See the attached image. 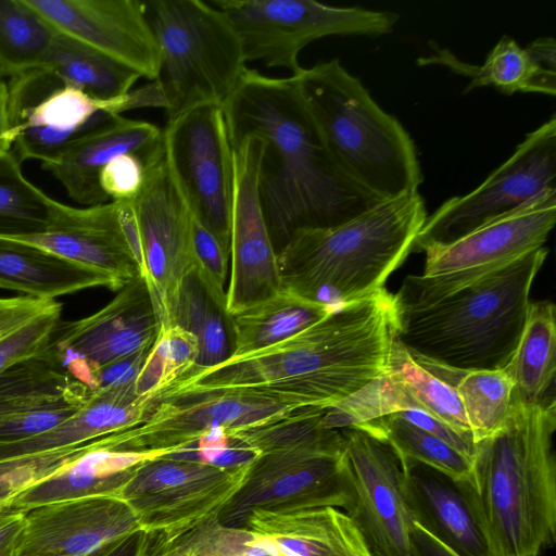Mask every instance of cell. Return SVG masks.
Masks as SVG:
<instances>
[{
  "label": "cell",
  "mask_w": 556,
  "mask_h": 556,
  "mask_svg": "<svg viewBox=\"0 0 556 556\" xmlns=\"http://www.w3.org/2000/svg\"><path fill=\"white\" fill-rule=\"evenodd\" d=\"M222 110L231 146L263 142L258 194L277 253L296 230L342 224L381 201L339 168L294 76L247 68Z\"/></svg>",
  "instance_id": "6da1fadb"
},
{
  "label": "cell",
  "mask_w": 556,
  "mask_h": 556,
  "mask_svg": "<svg viewBox=\"0 0 556 556\" xmlns=\"http://www.w3.org/2000/svg\"><path fill=\"white\" fill-rule=\"evenodd\" d=\"M395 304L386 288L338 307L266 349L188 372L159 399L195 391H245L292 409H327L388 368L395 339Z\"/></svg>",
  "instance_id": "7a4b0ae2"
},
{
  "label": "cell",
  "mask_w": 556,
  "mask_h": 556,
  "mask_svg": "<svg viewBox=\"0 0 556 556\" xmlns=\"http://www.w3.org/2000/svg\"><path fill=\"white\" fill-rule=\"evenodd\" d=\"M556 401H514L504 425L475 443L469 480L455 483L488 556H541L556 539Z\"/></svg>",
  "instance_id": "3957f363"
},
{
  "label": "cell",
  "mask_w": 556,
  "mask_h": 556,
  "mask_svg": "<svg viewBox=\"0 0 556 556\" xmlns=\"http://www.w3.org/2000/svg\"><path fill=\"white\" fill-rule=\"evenodd\" d=\"M547 253L536 249L431 303L395 307V340L420 365L462 372L506 368Z\"/></svg>",
  "instance_id": "277c9868"
},
{
  "label": "cell",
  "mask_w": 556,
  "mask_h": 556,
  "mask_svg": "<svg viewBox=\"0 0 556 556\" xmlns=\"http://www.w3.org/2000/svg\"><path fill=\"white\" fill-rule=\"evenodd\" d=\"M427 216L415 192L332 227L296 230L277 253L282 290L330 307L378 292L413 252Z\"/></svg>",
  "instance_id": "5b68a950"
},
{
  "label": "cell",
  "mask_w": 556,
  "mask_h": 556,
  "mask_svg": "<svg viewBox=\"0 0 556 556\" xmlns=\"http://www.w3.org/2000/svg\"><path fill=\"white\" fill-rule=\"evenodd\" d=\"M324 412L300 409L233 434L237 446L255 456L243 484L219 514L225 525L242 527L254 509L348 508L344 438L341 430L323 426Z\"/></svg>",
  "instance_id": "8992f818"
},
{
  "label": "cell",
  "mask_w": 556,
  "mask_h": 556,
  "mask_svg": "<svg viewBox=\"0 0 556 556\" xmlns=\"http://www.w3.org/2000/svg\"><path fill=\"white\" fill-rule=\"evenodd\" d=\"M292 76L331 156L349 179L381 201L418 192L422 174L410 136L358 78L338 60Z\"/></svg>",
  "instance_id": "52a82bcc"
},
{
  "label": "cell",
  "mask_w": 556,
  "mask_h": 556,
  "mask_svg": "<svg viewBox=\"0 0 556 556\" xmlns=\"http://www.w3.org/2000/svg\"><path fill=\"white\" fill-rule=\"evenodd\" d=\"M146 7L160 50L155 81L167 121L199 105H223L247 70L227 15L201 0H154Z\"/></svg>",
  "instance_id": "ba28073f"
},
{
  "label": "cell",
  "mask_w": 556,
  "mask_h": 556,
  "mask_svg": "<svg viewBox=\"0 0 556 556\" xmlns=\"http://www.w3.org/2000/svg\"><path fill=\"white\" fill-rule=\"evenodd\" d=\"M556 220V189L464 237L426 249L425 271L393 294L396 308L425 305L544 245Z\"/></svg>",
  "instance_id": "9c48e42d"
},
{
  "label": "cell",
  "mask_w": 556,
  "mask_h": 556,
  "mask_svg": "<svg viewBox=\"0 0 556 556\" xmlns=\"http://www.w3.org/2000/svg\"><path fill=\"white\" fill-rule=\"evenodd\" d=\"M238 33L245 62L283 67L292 75L304 68L301 51L333 35L381 36L393 30L400 15L359 7H333L315 0H214Z\"/></svg>",
  "instance_id": "30bf717a"
},
{
  "label": "cell",
  "mask_w": 556,
  "mask_h": 556,
  "mask_svg": "<svg viewBox=\"0 0 556 556\" xmlns=\"http://www.w3.org/2000/svg\"><path fill=\"white\" fill-rule=\"evenodd\" d=\"M164 157L191 215L229 255L233 205V150L222 105L203 104L167 121Z\"/></svg>",
  "instance_id": "8fae6325"
},
{
  "label": "cell",
  "mask_w": 556,
  "mask_h": 556,
  "mask_svg": "<svg viewBox=\"0 0 556 556\" xmlns=\"http://www.w3.org/2000/svg\"><path fill=\"white\" fill-rule=\"evenodd\" d=\"M250 462L225 467L160 455L135 468L118 497L135 513L141 530L174 535L220 514L243 484Z\"/></svg>",
  "instance_id": "7c38bea8"
},
{
  "label": "cell",
  "mask_w": 556,
  "mask_h": 556,
  "mask_svg": "<svg viewBox=\"0 0 556 556\" xmlns=\"http://www.w3.org/2000/svg\"><path fill=\"white\" fill-rule=\"evenodd\" d=\"M294 412L245 391L184 392L159 399L141 424L104 435L103 442L121 451L173 454L201 440L230 437Z\"/></svg>",
  "instance_id": "4fadbf2b"
},
{
  "label": "cell",
  "mask_w": 556,
  "mask_h": 556,
  "mask_svg": "<svg viewBox=\"0 0 556 556\" xmlns=\"http://www.w3.org/2000/svg\"><path fill=\"white\" fill-rule=\"evenodd\" d=\"M551 189H556L555 115L529 132L480 186L428 215L413 252L453 242Z\"/></svg>",
  "instance_id": "5bb4252c"
},
{
  "label": "cell",
  "mask_w": 556,
  "mask_h": 556,
  "mask_svg": "<svg viewBox=\"0 0 556 556\" xmlns=\"http://www.w3.org/2000/svg\"><path fill=\"white\" fill-rule=\"evenodd\" d=\"M129 202L139 245V271L161 332L175 325L180 291L192 271V215L173 182L164 153L146 165L143 185Z\"/></svg>",
  "instance_id": "9a60e30c"
},
{
  "label": "cell",
  "mask_w": 556,
  "mask_h": 556,
  "mask_svg": "<svg viewBox=\"0 0 556 556\" xmlns=\"http://www.w3.org/2000/svg\"><path fill=\"white\" fill-rule=\"evenodd\" d=\"M341 432L343 469L351 494L344 511L372 556H413L416 516L399 456L387 442L365 430L350 427Z\"/></svg>",
  "instance_id": "2e32d148"
},
{
  "label": "cell",
  "mask_w": 556,
  "mask_h": 556,
  "mask_svg": "<svg viewBox=\"0 0 556 556\" xmlns=\"http://www.w3.org/2000/svg\"><path fill=\"white\" fill-rule=\"evenodd\" d=\"M13 153L22 163L54 161L67 146L111 115L124 112L125 96L114 102L96 100L63 85L39 66L8 78Z\"/></svg>",
  "instance_id": "e0dca14e"
},
{
  "label": "cell",
  "mask_w": 556,
  "mask_h": 556,
  "mask_svg": "<svg viewBox=\"0 0 556 556\" xmlns=\"http://www.w3.org/2000/svg\"><path fill=\"white\" fill-rule=\"evenodd\" d=\"M159 323L141 276L125 285L101 309L76 320H62L47 348L72 378L93 391L102 367L141 352H149Z\"/></svg>",
  "instance_id": "ac0fdd59"
},
{
  "label": "cell",
  "mask_w": 556,
  "mask_h": 556,
  "mask_svg": "<svg viewBox=\"0 0 556 556\" xmlns=\"http://www.w3.org/2000/svg\"><path fill=\"white\" fill-rule=\"evenodd\" d=\"M263 148L262 140L253 136L232 146L235 185L230 280L226 290V312L229 316L267 301L282 289L277 252L258 194Z\"/></svg>",
  "instance_id": "d6986e66"
},
{
  "label": "cell",
  "mask_w": 556,
  "mask_h": 556,
  "mask_svg": "<svg viewBox=\"0 0 556 556\" xmlns=\"http://www.w3.org/2000/svg\"><path fill=\"white\" fill-rule=\"evenodd\" d=\"M56 30L155 80L160 50L146 2L139 0H25Z\"/></svg>",
  "instance_id": "ffe728a7"
},
{
  "label": "cell",
  "mask_w": 556,
  "mask_h": 556,
  "mask_svg": "<svg viewBox=\"0 0 556 556\" xmlns=\"http://www.w3.org/2000/svg\"><path fill=\"white\" fill-rule=\"evenodd\" d=\"M92 390L46 350L0 372V446L40 434L79 410Z\"/></svg>",
  "instance_id": "44dd1931"
},
{
  "label": "cell",
  "mask_w": 556,
  "mask_h": 556,
  "mask_svg": "<svg viewBox=\"0 0 556 556\" xmlns=\"http://www.w3.org/2000/svg\"><path fill=\"white\" fill-rule=\"evenodd\" d=\"M5 238L36 245L91 270L105 278L112 291L140 276L114 201L84 208L59 202L45 231Z\"/></svg>",
  "instance_id": "7402d4cb"
},
{
  "label": "cell",
  "mask_w": 556,
  "mask_h": 556,
  "mask_svg": "<svg viewBox=\"0 0 556 556\" xmlns=\"http://www.w3.org/2000/svg\"><path fill=\"white\" fill-rule=\"evenodd\" d=\"M139 530L135 513L117 496L49 503L26 511L14 556H86Z\"/></svg>",
  "instance_id": "603a6c76"
},
{
  "label": "cell",
  "mask_w": 556,
  "mask_h": 556,
  "mask_svg": "<svg viewBox=\"0 0 556 556\" xmlns=\"http://www.w3.org/2000/svg\"><path fill=\"white\" fill-rule=\"evenodd\" d=\"M162 130L146 121L111 115L73 141L42 168L54 176L75 202L92 206L109 202L99 185L101 169L114 157L135 154L149 164L163 154Z\"/></svg>",
  "instance_id": "cb8c5ba5"
},
{
  "label": "cell",
  "mask_w": 556,
  "mask_h": 556,
  "mask_svg": "<svg viewBox=\"0 0 556 556\" xmlns=\"http://www.w3.org/2000/svg\"><path fill=\"white\" fill-rule=\"evenodd\" d=\"M243 526L268 538L280 556H372L355 522L337 507L254 509Z\"/></svg>",
  "instance_id": "d4e9b609"
},
{
  "label": "cell",
  "mask_w": 556,
  "mask_h": 556,
  "mask_svg": "<svg viewBox=\"0 0 556 556\" xmlns=\"http://www.w3.org/2000/svg\"><path fill=\"white\" fill-rule=\"evenodd\" d=\"M157 402L139 395L135 382L93 390L74 415L29 439L0 446V460L77 445L141 424Z\"/></svg>",
  "instance_id": "484cf974"
},
{
  "label": "cell",
  "mask_w": 556,
  "mask_h": 556,
  "mask_svg": "<svg viewBox=\"0 0 556 556\" xmlns=\"http://www.w3.org/2000/svg\"><path fill=\"white\" fill-rule=\"evenodd\" d=\"M165 455L108 446L103 437L53 473L21 492L8 509L28 511L35 507L89 496H117L135 468L142 462Z\"/></svg>",
  "instance_id": "4316f807"
},
{
  "label": "cell",
  "mask_w": 556,
  "mask_h": 556,
  "mask_svg": "<svg viewBox=\"0 0 556 556\" xmlns=\"http://www.w3.org/2000/svg\"><path fill=\"white\" fill-rule=\"evenodd\" d=\"M416 520L459 556H488L479 526L458 486L433 469L402 465Z\"/></svg>",
  "instance_id": "83f0119b"
},
{
  "label": "cell",
  "mask_w": 556,
  "mask_h": 556,
  "mask_svg": "<svg viewBox=\"0 0 556 556\" xmlns=\"http://www.w3.org/2000/svg\"><path fill=\"white\" fill-rule=\"evenodd\" d=\"M105 287L102 276L36 245L0 237V288L38 300H55L85 289Z\"/></svg>",
  "instance_id": "f1b7e54d"
},
{
  "label": "cell",
  "mask_w": 556,
  "mask_h": 556,
  "mask_svg": "<svg viewBox=\"0 0 556 556\" xmlns=\"http://www.w3.org/2000/svg\"><path fill=\"white\" fill-rule=\"evenodd\" d=\"M555 305L530 302L517 348L504 370L514 383V401L542 404L555 399Z\"/></svg>",
  "instance_id": "f546056e"
},
{
  "label": "cell",
  "mask_w": 556,
  "mask_h": 556,
  "mask_svg": "<svg viewBox=\"0 0 556 556\" xmlns=\"http://www.w3.org/2000/svg\"><path fill=\"white\" fill-rule=\"evenodd\" d=\"M41 66L63 85L104 102L121 100L141 77L127 65L59 30Z\"/></svg>",
  "instance_id": "4dcf8cb0"
},
{
  "label": "cell",
  "mask_w": 556,
  "mask_h": 556,
  "mask_svg": "<svg viewBox=\"0 0 556 556\" xmlns=\"http://www.w3.org/2000/svg\"><path fill=\"white\" fill-rule=\"evenodd\" d=\"M333 308L281 289L267 301L230 316L233 337L230 357L277 344L319 321Z\"/></svg>",
  "instance_id": "1f68e13d"
},
{
  "label": "cell",
  "mask_w": 556,
  "mask_h": 556,
  "mask_svg": "<svg viewBox=\"0 0 556 556\" xmlns=\"http://www.w3.org/2000/svg\"><path fill=\"white\" fill-rule=\"evenodd\" d=\"M387 442L401 464L427 466L454 483L469 480L471 458L396 413L354 426Z\"/></svg>",
  "instance_id": "d6a6232c"
},
{
  "label": "cell",
  "mask_w": 556,
  "mask_h": 556,
  "mask_svg": "<svg viewBox=\"0 0 556 556\" xmlns=\"http://www.w3.org/2000/svg\"><path fill=\"white\" fill-rule=\"evenodd\" d=\"M175 325L191 332L199 342L198 362L189 372L214 367L231 356L233 337L230 316L193 271L184 281Z\"/></svg>",
  "instance_id": "836d02e7"
},
{
  "label": "cell",
  "mask_w": 556,
  "mask_h": 556,
  "mask_svg": "<svg viewBox=\"0 0 556 556\" xmlns=\"http://www.w3.org/2000/svg\"><path fill=\"white\" fill-rule=\"evenodd\" d=\"M442 380L456 390L475 443L496 432L509 416L514 383L504 369L448 370Z\"/></svg>",
  "instance_id": "e575fe53"
},
{
  "label": "cell",
  "mask_w": 556,
  "mask_h": 556,
  "mask_svg": "<svg viewBox=\"0 0 556 556\" xmlns=\"http://www.w3.org/2000/svg\"><path fill=\"white\" fill-rule=\"evenodd\" d=\"M460 73L471 77L466 91L490 86L505 94L517 91L556 93V71L539 63L526 48L507 35L497 41L482 65L468 66Z\"/></svg>",
  "instance_id": "d590c367"
},
{
  "label": "cell",
  "mask_w": 556,
  "mask_h": 556,
  "mask_svg": "<svg viewBox=\"0 0 556 556\" xmlns=\"http://www.w3.org/2000/svg\"><path fill=\"white\" fill-rule=\"evenodd\" d=\"M386 372L413 401L416 410L432 416L473 440L454 387L418 364L395 339Z\"/></svg>",
  "instance_id": "8d00e7d4"
},
{
  "label": "cell",
  "mask_w": 556,
  "mask_h": 556,
  "mask_svg": "<svg viewBox=\"0 0 556 556\" xmlns=\"http://www.w3.org/2000/svg\"><path fill=\"white\" fill-rule=\"evenodd\" d=\"M58 204L24 176L12 150L0 153V237L45 231Z\"/></svg>",
  "instance_id": "74e56055"
},
{
  "label": "cell",
  "mask_w": 556,
  "mask_h": 556,
  "mask_svg": "<svg viewBox=\"0 0 556 556\" xmlns=\"http://www.w3.org/2000/svg\"><path fill=\"white\" fill-rule=\"evenodd\" d=\"M55 34L25 0H0V67L7 77L41 66Z\"/></svg>",
  "instance_id": "f35d334b"
},
{
  "label": "cell",
  "mask_w": 556,
  "mask_h": 556,
  "mask_svg": "<svg viewBox=\"0 0 556 556\" xmlns=\"http://www.w3.org/2000/svg\"><path fill=\"white\" fill-rule=\"evenodd\" d=\"M157 556H280L275 544L249 528L225 525L219 514L168 535Z\"/></svg>",
  "instance_id": "ab89813d"
},
{
  "label": "cell",
  "mask_w": 556,
  "mask_h": 556,
  "mask_svg": "<svg viewBox=\"0 0 556 556\" xmlns=\"http://www.w3.org/2000/svg\"><path fill=\"white\" fill-rule=\"evenodd\" d=\"M198 339L188 330L174 325L157 333L136 378L139 395H156L197 364Z\"/></svg>",
  "instance_id": "60d3db41"
},
{
  "label": "cell",
  "mask_w": 556,
  "mask_h": 556,
  "mask_svg": "<svg viewBox=\"0 0 556 556\" xmlns=\"http://www.w3.org/2000/svg\"><path fill=\"white\" fill-rule=\"evenodd\" d=\"M94 440L0 460V511L21 492L87 451Z\"/></svg>",
  "instance_id": "b9f144b4"
},
{
  "label": "cell",
  "mask_w": 556,
  "mask_h": 556,
  "mask_svg": "<svg viewBox=\"0 0 556 556\" xmlns=\"http://www.w3.org/2000/svg\"><path fill=\"white\" fill-rule=\"evenodd\" d=\"M192 271L216 302L226 308L225 281L229 255L216 237L192 216Z\"/></svg>",
  "instance_id": "7bdbcfd3"
},
{
  "label": "cell",
  "mask_w": 556,
  "mask_h": 556,
  "mask_svg": "<svg viewBox=\"0 0 556 556\" xmlns=\"http://www.w3.org/2000/svg\"><path fill=\"white\" fill-rule=\"evenodd\" d=\"M146 174L144 162L135 154L111 160L100 172L99 185L111 201L134 199L140 191Z\"/></svg>",
  "instance_id": "ee69618b"
},
{
  "label": "cell",
  "mask_w": 556,
  "mask_h": 556,
  "mask_svg": "<svg viewBox=\"0 0 556 556\" xmlns=\"http://www.w3.org/2000/svg\"><path fill=\"white\" fill-rule=\"evenodd\" d=\"M168 535L139 530L115 539L86 556H157Z\"/></svg>",
  "instance_id": "f6af8a7d"
},
{
  "label": "cell",
  "mask_w": 556,
  "mask_h": 556,
  "mask_svg": "<svg viewBox=\"0 0 556 556\" xmlns=\"http://www.w3.org/2000/svg\"><path fill=\"white\" fill-rule=\"evenodd\" d=\"M51 301L25 295L0 298V337L41 313Z\"/></svg>",
  "instance_id": "bcb514c9"
},
{
  "label": "cell",
  "mask_w": 556,
  "mask_h": 556,
  "mask_svg": "<svg viewBox=\"0 0 556 556\" xmlns=\"http://www.w3.org/2000/svg\"><path fill=\"white\" fill-rule=\"evenodd\" d=\"M149 352L134 354L99 369L94 376L93 390L135 382Z\"/></svg>",
  "instance_id": "7dc6e473"
},
{
  "label": "cell",
  "mask_w": 556,
  "mask_h": 556,
  "mask_svg": "<svg viewBox=\"0 0 556 556\" xmlns=\"http://www.w3.org/2000/svg\"><path fill=\"white\" fill-rule=\"evenodd\" d=\"M25 511H0V556H14L25 528Z\"/></svg>",
  "instance_id": "c3c4849f"
},
{
  "label": "cell",
  "mask_w": 556,
  "mask_h": 556,
  "mask_svg": "<svg viewBox=\"0 0 556 556\" xmlns=\"http://www.w3.org/2000/svg\"><path fill=\"white\" fill-rule=\"evenodd\" d=\"M413 556H459L427 528L415 521Z\"/></svg>",
  "instance_id": "681fc988"
},
{
  "label": "cell",
  "mask_w": 556,
  "mask_h": 556,
  "mask_svg": "<svg viewBox=\"0 0 556 556\" xmlns=\"http://www.w3.org/2000/svg\"><path fill=\"white\" fill-rule=\"evenodd\" d=\"M15 140L11 114L10 93L5 78H0V153L11 151Z\"/></svg>",
  "instance_id": "f907efd6"
},
{
  "label": "cell",
  "mask_w": 556,
  "mask_h": 556,
  "mask_svg": "<svg viewBox=\"0 0 556 556\" xmlns=\"http://www.w3.org/2000/svg\"><path fill=\"white\" fill-rule=\"evenodd\" d=\"M0 78H8L3 70L0 67Z\"/></svg>",
  "instance_id": "816d5d0a"
}]
</instances>
